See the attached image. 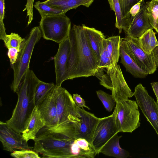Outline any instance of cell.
I'll return each instance as SVG.
<instances>
[{
	"label": "cell",
	"mask_w": 158,
	"mask_h": 158,
	"mask_svg": "<svg viewBox=\"0 0 158 158\" xmlns=\"http://www.w3.org/2000/svg\"><path fill=\"white\" fill-rule=\"evenodd\" d=\"M33 150L41 158H94L97 155L86 139L76 138L69 119L54 126H44L36 135Z\"/></svg>",
	"instance_id": "6da1fadb"
},
{
	"label": "cell",
	"mask_w": 158,
	"mask_h": 158,
	"mask_svg": "<svg viewBox=\"0 0 158 158\" xmlns=\"http://www.w3.org/2000/svg\"><path fill=\"white\" fill-rule=\"evenodd\" d=\"M68 36L70 49L67 58V80L94 76L99 63L83 27L74 25Z\"/></svg>",
	"instance_id": "7a4b0ae2"
},
{
	"label": "cell",
	"mask_w": 158,
	"mask_h": 158,
	"mask_svg": "<svg viewBox=\"0 0 158 158\" xmlns=\"http://www.w3.org/2000/svg\"><path fill=\"white\" fill-rule=\"evenodd\" d=\"M40 80L30 69L22 79L16 93L18 101L11 117L6 122L19 133L25 129L31 114L35 107L34 93L36 85Z\"/></svg>",
	"instance_id": "3957f363"
},
{
	"label": "cell",
	"mask_w": 158,
	"mask_h": 158,
	"mask_svg": "<svg viewBox=\"0 0 158 158\" xmlns=\"http://www.w3.org/2000/svg\"><path fill=\"white\" fill-rule=\"evenodd\" d=\"M42 36L39 26L35 27L31 29L22 42L16 62L10 65L14 73L10 88L13 92H16L23 77L29 69L30 61L34 47Z\"/></svg>",
	"instance_id": "277c9868"
},
{
	"label": "cell",
	"mask_w": 158,
	"mask_h": 158,
	"mask_svg": "<svg viewBox=\"0 0 158 158\" xmlns=\"http://www.w3.org/2000/svg\"><path fill=\"white\" fill-rule=\"evenodd\" d=\"M65 15L41 17L39 27L44 39L59 44L68 37L71 29V22Z\"/></svg>",
	"instance_id": "5b68a950"
},
{
	"label": "cell",
	"mask_w": 158,
	"mask_h": 158,
	"mask_svg": "<svg viewBox=\"0 0 158 158\" xmlns=\"http://www.w3.org/2000/svg\"><path fill=\"white\" fill-rule=\"evenodd\" d=\"M136 102L127 99L116 103L114 112L119 132L132 133L140 127V112Z\"/></svg>",
	"instance_id": "8992f818"
},
{
	"label": "cell",
	"mask_w": 158,
	"mask_h": 158,
	"mask_svg": "<svg viewBox=\"0 0 158 158\" xmlns=\"http://www.w3.org/2000/svg\"><path fill=\"white\" fill-rule=\"evenodd\" d=\"M120 45L140 69L148 74L154 73L157 67L152 53L148 54L143 50L138 39L121 38Z\"/></svg>",
	"instance_id": "52a82bcc"
},
{
	"label": "cell",
	"mask_w": 158,
	"mask_h": 158,
	"mask_svg": "<svg viewBox=\"0 0 158 158\" xmlns=\"http://www.w3.org/2000/svg\"><path fill=\"white\" fill-rule=\"evenodd\" d=\"M99 118L78 107L77 114L68 117L73 125L75 137L84 139L92 145L94 132Z\"/></svg>",
	"instance_id": "ba28073f"
},
{
	"label": "cell",
	"mask_w": 158,
	"mask_h": 158,
	"mask_svg": "<svg viewBox=\"0 0 158 158\" xmlns=\"http://www.w3.org/2000/svg\"><path fill=\"white\" fill-rule=\"evenodd\" d=\"M134 95L139 108L158 136V104L141 83L135 87Z\"/></svg>",
	"instance_id": "9c48e42d"
},
{
	"label": "cell",
	"mask_w": 158,
	"mask_h": 158,
	"mask_svg": "<svg viewBox=\"0 0 158 158\" xmlns=\"http://www.w3.org/2000/svg\"><path fill=\"white\" fill-rule=\"evenodd\" d=\"M119 132L116 126L114 113L100 118L94 130L92 145L97 154L102 147L115 134Z\"/></svg>",
	"instance_id": "30bf717a"
},
{
	"label": "cell",
	"mask_w": 158,
	"mask_h": 158,
	"mask_svg": "<svg viewBox=\"0 0 158 158\" xmlns=\"http://www.w3.org/2000/svg\"><path fill=\"white\" fill-rule=\"evenodd\" d=\"M53 94L56 105L58 124L68 120L71 115L77 114L78 107L74 102L73 96L61 86H56Z\"/></svg>",
	"instance_id": "8fae6325"
},
{
	"label": "cell",
	"mask_w": 158,
	"mask_h": 158,
	"mask_svg": "<svg viewBox=\"0 0 158 158\" xmlns=\"http://www.w3.org/2000/svg\"><path fill=\"white\" fill-rule=\"evenodd\" d=\"M112 83V96L116 103L128 99L134 95L128 85L119 65H111L106 68Z\"/></svg>",
	"instance_id": "7c38bea8"
},
{
	"label": "cell",
	"mask_w": 158,
	"mask_h": 158,
	"mask_svg": "<svg viewBox=\"0 0 158 158\" xmlns=\"http://www.w3.org/2000/svg\"><path fill=\"white\" fill-rule=\"evenodd\" d=\"M0 140L4 150L12 152L15 150L32 149L22 135L8 126L6 123L0 122Z\"/></svg>",
	"instance_id": "4fadbf2b"
},
{
	"label": "cell",
	"mask_w": 158,
	"mask_h": 158,
	"mask_svg": "<svg viewBox=\"0 0 158 158\" xmlns=\"http://www.w3.org/2000/svg\"><path fill=\"white\" fill-rule=\"evenodd\" d=\"M154 29L148 15L147 5L143 0L138 13L131 18V23L126 37L133 39L140 37L150 29Z\"/></svg>",
	"instance_id": "5bb4252c"
},
{
	"label": "cell",
	"mask_w": 158,
	"mask_h": 158,
	"mask_svg": "<svg viewBox=\"0 0 158 158\" xmlns=\"http://www.w3.org/2000/svg\"><path fill=\"white\" fill-rule=\"evenodd\" d=\"M69 36V35H68ZM70 49V43L68 37L59 44L57 52L54 57L56 75V86H61L62 83L67 80L66 62Z\"/></svg>",
	"instance_id": "9a60e30c"
},
{
	"label": "cell",
	"mask_w": 158,
	"mask_h": 158,
	"mask_svg": "<svg viewBox=\"0 0 158 158\" xmlns=\"http://www.w3.org/2000/svg\"><path fill=\"white\" fill-rule=\"evenodd\" d=\"M54 89L37 107L40 112L42 117L45 121V126L46 127L54 126L58 124Z\"/></svg>",
	"instance_id": "2e32d148"
},
{
	"label": "cell",
	"mask_w": 158,
	"mask_h": 158,
	"mask_svg": "<svg viewBox=\"0 0 158 158\" xmlns=\"http://www.w3.org/2000/svg\"><path fill=\"white\" fill-rule=\"evenodd\" d=\"M45 125V121L42 117L40 110L35 106L26 128L22 133L23 138L27 142L30 139L34 140L39 131Z\"/></svg>",
	"instance_id": "e0dca14e"
},
{
	"label": "cell",
	"mask_w": 158,
	"mask_h": 158,
	"mask_svg": "<svg viewBox=\"0 0 158 158\" xmlns=\"http://www.w3.org/2000/svg\"><path fill=\"white\" fill-rule=\"evenodd\" d=\"M94 0H47L44 3L52 8L61 11L64 14L69 10L82 5L89 7Z\"/></svg>",
	"instance_id": "ac0fdd59"
},
{
	"label": "cell",
	"mask_w": 158,
	"mask_h": 158,
	"mask_svg": "<svg viewBox=\"0 0 158 158\" xmlns=\"http://www.w3.org/2000/svg\"><path fill=\"white\" fill-rule=\"evenodd\" d=\"M122 137L118 133L113 136L101 148L99 153L116 158H127L130 156L129 152L121 148L119 140Z\"/></svg>",
	"instance_id": "d6986e66"
},
{
	"label": "cell",
	"mask_w": 158,
	"mask_h": 158,
	"mask_svg": "<svg viewBox=\"0 0 158 158\" xmlns=\"http://www.w3.org/2000/svg\"><path fill=\"white\" fill-rule=\"evenodd\" d=\"M85 32L89 44L95 54L99 64L103 46V40L105 38L101 31L93 27L83 24L82 26Z\"/></svg>",
	"instance_id": "ffe728a7"
},
{
	"label": "cell",
	"mask_w": 158,
	"mask_h": 158,
	"mask_svg": "<svg viewBox=\"0 0 158 158\" xmlns=\"http://www.w3.org/2000/svg\"><path fill=\"white\" fill-rule=\"evenodd\" d=\"M120 62L125 68L127 71L135 78H144L148 74L140 69L133 60L126 53L120 45Z\"/></svg>",
	"instance_id": "44dd1931"
},
{
	"label": "cell",
	"mask_w": 158,
	"mask_h": 158,
	"mask_svg": "<svg viewBox=\"0 0 158 158\" xmlns=\"http://www.w3.org/2000/svg\"><path fill=\"white\" fill-rule=\"evenodd\" d=\"M108 2L111 9L115 14V27L118 29L119 33L121 32L122 30L126 33L130 27L131 22L123 17L119 0H108Z\"/></svg>",
	"instance_id": "7402d4cb"
},
{
	"label": "cell",
	"mask_w": 158,
	"mask_h": 158,
	"mask_svg": "<svg viewBox=\"0 0 158 158\" xmlns=\"http://www.w3.org/2000/svg\"><path fill=\"white\" fill-rule=\"evenodd\" d=\"M138 39L142 48L148 54H151L153 50L158 46V41L153 29L147 31Z\"/></svg>",
	"instance_id": "603a6c76"
},
{
	"label": "cell",
	"mask_w": 158,
	"mask_h": 158,
	"mask_svg": "<svg viewBox=\"0 0 158 158\" xmlns=\"http://www.w3.org/2000/svg\"><path fill=\"white\" fill-rule=\"evenodd\" d=\"M121 38L119 36H114L106 38L107 51L112 65L118 64L120 57Z\"/></svg>",
	"instance_id": "cb8c5ba5"
},
{
	"label": "cell",
	"mask_w": 158,
	"mask_h": 158,
	"mask_svg": "<svg viewBox=\"0 0 158 158\" xmlns=\"http://www.w3.org/2000/svg\"><path fill=\"white\" fill-rule=\"evenodd\" d=\"M53 83H46L40 80L35 91L34 98L35 106L38 107L48 95L55 88Z\"/></svg>",
	"instance_id": "d4e9b609"
},
{
	"label": "cell",
	"mask_w": 158,
	"mask_h": 158,
	"mask_svg": "<svg viewBox=\"0 0 158 158\" xmlns=\"http://www.w3.org/2000/svg\"><path fill=\"white\" fill-rule=\"evenodd\" d=\"M147 12L150 23L158 33V0L147 2Z\"/></svg>",
	"instance_id": "484cf974"
},
{
	"label": "cell",
	"mask_w": 158,
	"mask_h": 158,
	"mask_svg": "<svg viewBox=\"0 0 158 158\" xmlns=\"http://www.w3.org/2000/svg\"><path fill=\"white\" fill-rule=\"evenodd\" d=\"M0 39L3 40L5 46L7 48H14L20 49L22 43L25 38H22L17 33L12 32L9 35L6 34L0 37Z\"/></svg>",
	"instance_id": "4316f807"
},
{
	"label": "cell",
	"mask_w": 158,
	"mask_h": 158,
	"mask_svg": "<svg viewBox=\"0 0 158 158\" xmlns=\"http://www.w3.org/2000/svg\"><path fill=\"white\" fill-rule=\"evenodd\" d=\"M34 6L38 10L41 17L64 14L61 11L52 8L45 4L44 2L38 1L35 3Z\"/></svg>",
	"instance_id": "83f0119b"
},
{
	"label": "cell",
	"mask_w": 158,
	"mask_h": 158,
	"mask_svg": "<svg viewBox=\"0 0 158 158\" xmlns=\"http://www.w3.org/2000/svg\"><path fill=\"white\" fill-rule=\"evenodd\" d=\"M96 93L105 108L108 111L111 112L116 104V102L112 95L101 90L96 91Z\"/></svg>",
	"instance_id": "f1b7e54d"
},
{
	"label": "cell",
	"mask_w": 158,
	"mask_h": 158,
	"mask_svg": "<svg viewBox=\"0 0 158 158\" xmlns=\"http://www.w3.org/2000/svg\"><path fill=\"white\" fill-rule=\"evenodd\" d=\"M104 69H98L95 72L94 76L100 80L101 85L111 91L112 85L110 77L107 73L106 74L104 73Z\"/></svg>",
	"instance_id": "f546056e"
},
{
	"label": "cell",
	"mask_w": 158,
	"mask_h": 158,
	"mask_svg": "<svg viewBox=\"0 0 158 158\" xmlns=\"http://www.w3.org/2000/svg\"><path fill=\"white\" fill-rule=\"evenodd\" d=\"M10 156L16 158H41L39 154L32 149L17 150L11 152Z\"/></svg>",
	"instance_id": "4dcf8cb0"
},
{
	"label": "cell",
	"mask_w": 158,
	"mask_h": 158,
	"mask_svg": "<svg viewBox=\"0 0 158 158\" xmlns=\"http://www.w3.org/2000/svg\"><path fill=\"white\" fill-rule=\"evenodd\" d=\"M8 49L7 55L9 59L10 65H11L14 64L16 62L20 49L14 48H10Z\"/></svg>",
	"instance_id": "1f68e13d"
},
{
	"label": "cell",
	"mask_w": 158,
	"mask_h": 158,
	"mask_svg": "<svg viewBox=\"0 0 158 158\" xmlns=\"http://www.w3.org/2000/svg\"><path fill=\"white\" fill-rule=\"evenodd\" d=\"M34 0H27V4L23 10L24 11L25 10L27 11V17H28V19L27 25H29L31 22L33 20V8Z\"/></svg>",
	"instance_id": "d6a6232c"
},
{
	"label": "cell",
	"mask_w": 158,
	"mask_h": 158,
	"mask_svg": "<svg viewBox=\"0 0 158 158\" xmlns=\"http://www.w3.org/2000/svg\"><path fill=\"white\" fill-rule=\"evenodd\" d=\"M73 97L74 102L78 107L82 108L85 107L88 110L90 109L88 106L86 105L85 100L80 95L78 94H74Z\"/></svg>",
	"instance_id": "836d02e7"
},
{
	"label": "cell",
	"mask_w": 158,
	"mask_h": 158,
	"mask_svg": "<svg viewBox=\"0 0 158 158\" xmlns=\"http://www.w3.org/2000/svg\"><path fill=\"white\" fill-rule=\"evenodd\" d=\"M5 0H0V28L4 27L3 22L5 14Z\"/></svg>",
	"instance_id": "e575fe53"
},
{
	"label": "cell",
	"mask_w": 158,
	"mask_h": 158,
	"mask_svg": "<svg viewBox=\"0 0 158 158\" xmlns=\"http://www.w3.org/2000/svg\"><path fill=\"white\" fill-rule=\"evenodd\" d=\"M141 1L133 6L129 12L131 18L134 17L139 12L141 8L142 2Z\"/></svg>",
	"instance_id": "d590c367"
},
{
	"label": "cell",
	"mask_w": 158,
	"mask_h": 158,
	"mask_svg": "<svg viewBox=\"0 0 158 158\" xmlns=\"http://www.w3.org/2000/svg\"><path fill=\"white\" fill-rule=\"evenodd\" d=\"M153 92L156 97V102L158 104V81L151 83Z\"/></svg>",
	"instance_id": "8d00e7d4"
},
{
	"label": "cell",
	"mask_w": 158,
	"mask_h": 158,
	"mask_svg": "<svg viewBox=\"0 0 158 158\" xmlns=\"http://www.w3.org/2000/svg\"><path fill=\"white\" fill-rule=\"evenodd\" d=\"M152 54L156 64L157 67H158V46L153 50Z\"/></svg>",
	"instance_id": "74e56055"
}]
</instances>
